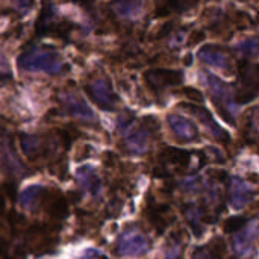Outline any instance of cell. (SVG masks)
I'll list each match as a JSON object with an SVG mask.
<instances>
[{"instance_id":"5","label":"cell","mask_w":259,"mask_h":259,"mask_svg":"<svg viewBox=\"0 0 259 259\" xmlns=\"http://www.w3.org/2000/svg\"><path fill=\"white\" fill-rule=\"evenodd\" d=\"M85 91L91 97V100L105 111H112L118 103V97L114 93L111 82L103 76L88 82L85 85Z\"/></svg>"},{"instance_id":"13","label":"cell","mask_w":259,"mask_h":259,"mask_svg":"<svg viewBox=\"0 0 259 259\" xmlns=\"http://www.w3.org/2000/svg\"><path fill=\"white\" fill-rule=\"evenodd\" d=\"M199 58L212 65V67H217V68H222L225 71H231L232 67H231V61L228 58V55L225 52H222L219 47L215 46H205L200 52H199Z\"/></svg>"},{"instance_id":"19","label":"cell","mask_w":259,"mask_h":259,"mask_svg":"<svg viewBox=\"0 0 259 259\" xmlns=\"http://www.w3.org/2000/svg\"><path fill=\"white\" fill-rule=\"evenodd\" d=\"M235 50L238 53H241L244 58H252L259 52V39L258 38H247V39L241 41L235 47Z\"/></svg>"},{"instance_id":"17","label":"cell","mask_w":259,"mask_h":259,"mask_svg":"<svg viewBox=\"0 0 259 259\" xmlns=\"http://www.w3.org/2000/svg\"><path fill=\"white\" fill-rule=\"evenodd\" d=\"M190 152L182 150V149H173V147H165L161 152V161L176 164L178 167H187L190 161Z\"/></svg>"},{"instance_id":"9","label":"cell","mask_w":259,"mask_h":259,"mask_svg":"<svg viewBox=\"0 0 259 259\" xmlns=\"http://www.w3.org/2000/svg\"><path fill=\"white\" fill-rule=\"evenodd\" d=\"M144 80L147 82L149 88L155 93H159L161 90L167 87H176L184 82V74L179 70H149L144 73Z\"/></svg>"},{"instance_id":"1","label":"cell","mask_w":259,"mask_h":259,"mask_svg":"<svg viewBox=\"0 0 259 259\" xmlns=\"http://www.w3.org/2000/svg\"><path fill=\"white\" fill-rule=\"evenodd\" d=\"M20 205L27 211H47L55 219H64L68 212V203L61 193H55L41 185H30L20 194Z\"/></svg>"},{"instance_id":"28","label":"cell","mask_w":259,"mask_h":259,"mask_svg":"<svg viewBox=\"0 0 259 259\" xmlns=\"http://www.w3.org/2000/svg\"><path fill=\"white\" fill-rule=\"evenodd\" d=\"M6 199H8V194L5 193V188H3V190H0V214L6 208Z\"/></svg>"},{"instance_id":"18","label":"cell","mask_w":259,"mask_h":259,"mask_svg":"<svg viewBox=\"0 0 259 259\" xmlns=\"http://www.w3.org/2000/svg\"><path fill=\"white\" fill-rule=\"evenodd\" d=\"M255 231H256V225L253 223L250 228L244 229L241 234L237 235L235 243H234V247H235L238 256H241L243 253H246L247 249L250 247V244H252V241H253V238H255V234H256Z\"/></svg>"},{"instance_id":"27","label":"cell","mask_w":259,"mask_h":259,"mask_svg":"<svg viewBox=\"0 0 259 259\" xmlns=\"http://www.w3.org/2000/svg\"><path fill=\"white\" fill-rule=\"evenodd\" d=\"M173 21H168V23H165V24H162L161 26V29L158 30V33H156V38H164V36H167L171 30H173Z\"/></svg>"},{"instance_id":"30","label":"cell","mask_w":259,"mask_h":259,"mask_svg":"<svg viewBox=\"0 0 259 259\" xmlns=\"http://www.w3.org/2000/svg\"><path fill=\"white\" fill-rule=\"evenodd\" d=\"M191 59H193V56H191V55L185 56V58H184V64H185V65H191Z\"/></svg>"},{"instance_id":"6","label":"cell","mask_w":259,"mask_h":259,"mask_svg":"<svg viewBox=\"0 0 259 259\" xmlns=\"http://www.w3.org/2000/svg\"><path fill=\"white\" fill-rule=\"evenodd\" d=\"M149 247L150 244L141 232H138L137 229H129L120 235L117 241L115 253L118 256H140L146 253Z\"/></svg>"},{"instance_id":"24","label":"cell","mask_w":259,"mask_h":259,"mask_svg":"<svg viewBox=\"0 0 259 259\" xmlns=\"http://www.w3.org/2000/svg\"><path fill=\"white\" fill-rule=\"evenodd\" d=\"M203 38H205V33H203L202 30H193V32L190 33V36H188L187 46H188V47H194V46H197Z\"/></svg>"},{"instance_id":"31","label":"cell","mask_w":259,"mask_h":259,"mask_svg":"<svg viewBox=\"0 0 259 259\" xmlns=\"http://www.w3.org/2000/svg\"><path fill=\"white\" fill-rule=\"evenodd\" d=\"M178 256H179V253H178V252H171L167 259H178Z\"/></svg>"},{"instance_id":"29","label":"cell","mask_w":259,"mask_h":259,"mask_svg":"<svg viewBox=\"0 0 259 259\" xmlns=\"http://www.w3.org/2000/svg\"><path fill=\"white\" fill-rule=\"evenodd\" d=\"M255 109H256V111H255L253 114L256 115V118H255V120H252V121H250V124H252V127H255V129H258L259 131V108H255Z\"/></svg>"},{"instance_id":"7","label":"cell","mask_w":259,"mask_h":259,"mask_svg":"<svg viewBox=\"0 0 259 259\" xmlns=\"http://www.w3.org/2000/svg\"><path fill=\"white\" fill-rule=\"evenodd\" d=\"M59 102L61 106L64 108V111L85 123H91L96 120L94 112L90 109V106L87 105V102L74 91H61L59 94Z\"/></svg>"},{"instance_id":"25","label":"cell","mask_w":259,"mask_h":259,"mask_svg":"<svg viewBox=\"0 0 259 259\" xmlns=\"http://www.w3.org/2000/svg\"><path fill=\"white\" fill-rule=\"evenodd\" d=\"M79 259H108L102 252L96 250V249H88L82 253V256Z\"/></svg>"},{"instance_id":"23","label":"cell","mask_w":259,"mask_h":259,"mask_svg":"<svg viewBox=\"0 0 259 259\" xmlns=\"http://www.w3.org/2000/svg\"><path fill=\"white\" fill-rule=\"evenodd\" d=\"M11 77H12V74H11L9 64H8V61L0 55V82L11 80Z\"/></svg>"},{"instance_id":"3","label":"cell","mask_w":259,"mask_h":259,"mask_svg":"<svg viewBox=\"0 0 259 259\" xmlns=\"http://www.w3.org/2000/svg\"><path fill=\"white\" fill-rule=\"evenodd\" d=\"M17 65L23 71H44L58 74L65 68L62 56L47 47H32L18 56Z\"/></svg>"},{"instance_id":"21","label":"cell","mask_w":259,"mask_h":259,"mask_svg":"<svg viewBox=\"0 0 259 259\" xmlns=\"http://www.w3.org/2000/svg\"><path fill=\"white\" fill-rule=\"evenodd\" d=\"M247 220L246 217H231L225 222V231L228 234H232V232H238L243 226H246Z\"/></svg>"},{"instance_id":"20","label":"cell","mask_w":259,"mask_h":259,"mask_svg":"<svg viewBox=\"0 0 259 259\" xmlns=\"http://www.w3.org/2000/svg\"><path fill=\"white\" fill-rule=\"evenodd\" d=\"M143 5L138 2H121V3H114L112 8L115 9V12L121 17H134L138 14L140 8Z\"/></svg>"},{"instance_id":"10","label":"cell","mask_w":259,"mask_h":259,"mask_svg":"<svg viewBox=\"0 0 259 259\" xmlns=\"http://www.w3.org/2000/svg\"><path fill=\"white\" fill-rule=\"evenodd\" d=\"M179 106L188 109V112H191L194 117H197L199 121H202L203 126H206L208 131H209L217 140H220V141H223V143H229V141H231L229 134H228L226 131H223V129L214 121L212 115H211L205 108H199L197 105H193V103H181Z\"/></svg>"},{"instance_id":"8","label":"cell","mask_w":259,"mask_h":259,"mask_svg":"<svg viewBox=\"0 0 259 259\" xmlns=\"http://www.w3.org/2000/svg\"><path fill=\"white\" fill-rule=\"evenodd\" d=\"M241 74V88L237 93V102L246 103L255 99V96L259 91V67H250L247 62H240Z\"/></svg>"},{"instance_id":"22","label":"cell","mask_w":259,"mask_h":259,"mask_svg":"<svg viewBox=\"0 0 259 259\" xmlns=\"http://www.w3.org/2000/svg\"><path fill=\"white\" fill-rule=\"evenodd\" d=\"M176 94H182L187 99H190L193 102H197V103H203V100H205L202 91H199L197 88H193V87H184V88L178 90Z\"/></svg>"},{"instance_id":"12","label":"cell","mask_w":259,"mask_h":259,"mask_svg":"<svg viewBox=\"0 0 259 259\" xmlns=\"http://www.w3.org/2000/svg\"><path fill=\"white\" fill-rule=\"evenodd\" d=\"M168 123H170L175 135L182 141H194L197 138V135H199L196 124L188 121L187 118L178 115V114H170L168 115Z\"/></svg>"},{"instance_id":"4","label":"cell","mask_w":259,"mask_h":259,"mask_svg":"<svg viewBox=\"0 0 259 259\" xmlns=\"http://www.w3.org/2000/svg\"><path fill=\"white\" fill-rule=\"evenodd\" d=\"M205 80L209 87V91L212 94V100L214 105L217 106L220 115L229 123V124H235V118H234V100H232V94L229 91V88L226 87V83H223L219 77H215L211 73L205 74Z\"/></svg>"},{"instance_id":"26","label":"cell","mask_w":259,"mask_h":259,"mask_svg":"<svg viewBox=\"0 0 259 259\" xmlns=\"http://www.w3.org/2000/svg\"><path fill=\"white\" fill-rule=\"evenodd\" d=\"M193 259H215V256L212 255L211 250H208L206 247H202V249L196 250V255Z\"/></svg>"},{"instance_id":"14","label":"cell","mask_w":259,"mask_h":259,"mask_svg":"<svg viewBox=\"0 0 259 259\" xmlns=\"http://www.w3.org/2000/svg\"><path fill=\"white\" fill-rule=\"evenodd\" d=\"M152 131L143 123L141 127L134 129L132 132L124 134V146L131 153H143L147 147V141H149V134Z\"/></svg>"},{"instance_id":"16","label":"cell","mask_w":259,"mask_h":259,"mask_svg":"<svg viewBox=\"0 0 259 259\" xmlns=\"http://www.w3.org/2000/svg\"><path fill=\"white\" fill-rule=\"evenodd\" d=\"M147 212H149V220L158 229V234L164 232V229L171 223V220L167 219V214L170 212V208L167 205L155 203L152 197H150V205L147 206Z\"/></svg>"},{"instance_id":"2","label":"cell","mask_w":259,"mask_h":259,"mask_svg":"<svg viewBox=\"0 0 259 259\" xmlns=\"http://www.w3.org/2000/svg\"><path fill=\"white\" fill-rule=\"evenodd\" d=\"M73 141L71 135L68 132H59L56 137L50 135H32V134H21L20 135V146L26 158L30 161H38V159H47L52 156L56 150L58 146H65Z\"/></svg>"},{"instance_id":"11","label":"cell","mask_w":259,"mask_h":259,"mask_svg":"<svg viewBox=\"0 0 259 259\" xmlns=\"http://www.w3.org/2000/svg\"><path fill=\"white\" fill-rule=\"evenodd\" d=\"M76 178H77V184H79V187L82 188L83 193H88L93 197H97L100 194L102 184H100V179H99L94 167H91V165L80 167L77 170Z\"/></svg>"},{"instance_id":"15","label":"cell","mask_w":259,"mask_h":259,"mask_svg":"<svg viewBox=\"0 0 259 259\" xmlns=\"http://www.w3.org/2000/svg\"><path fill=\"white\" fill-rule=\"evenodd\" d=\"M255 196V191H252L240 178L232 179L231 184V202L234 208H243L246 203H249Z\"/></svg>"}]
</instances>
